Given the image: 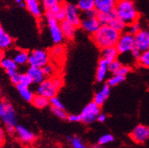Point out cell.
Masks as SVG:
<instances>
[{"label": "cell", "instance_id": "obj_1", "mask_svg": "<svg viewBox=\"0 0 149 148\" xmlns=\"http://www.w3.org/2000/svg\"><path fill=\"white\" fill-rule=\"evenodd\" d=\"M121 33L109 25H102L96 32L92 35L93 41L99 49L115 46Z\"/></svg>", "mask_w": 149, "mask_h": 148}, {"label": "cell", "instance_id": "obj_2", "mask_svg": "<svg viewBox=\"0 0 149 148\" xmlns=\"http://www.w3.org/2000/svg\"><path fill=\"white\" fill-rule=\"evenodd\" d=\"M114 11L127 26L137 22L139 18V13L132 0H117Z\"/></svg>", "mask_w": 149, "mask_h": 148}, {"label": "cell", "instance_id": "obj_3", "mask_svg": "<svg viewBox=\"0 0 149 148\" xmlns=\"http://www.w3.org/2000/svg\"><path fill=\"white\" fill-rule=\"evenodd\" d=\"M63 79L59 76H54L51 78H45L36 88L37 94L50 98L57 95L60 88L63 86Z\"/></svg>", "mask_w": 149, "mask_h": 148}, {"label": "cell", "instance_id": "obj_4", "mask_svg": "<svg viewBox=\"0 0 149 148\" xmlns=\"http://www.w3.org/2000/svg\"><path fill=\"white\" fill-rule=\"evenodd\" d=\"M45 17L51 35L52 40L55 45H60L65 40L61 28L60 22L57 21L55 17L49 12H45Z\"/></svg>", "mask_w": 149, "mask_h": 148}, {"label": "cell", "instance_id": "obj_5", "mask_svg": "<svg viewBox=\"0 0 149 148\" xmlns=\"http://www.w3.org/2000/svg\"><path fill=\"white\" fill-rule=\"evenodd\" d=\"M50 54L47 51L42 49H36L29 53L28 64L30 67H42L45 64L49 63Z\"/></svg>", "mask_w": 149, "mask_h": 148}, {"label": "cell", "instance_id": "obj_6", "mask_svg": "<svg viewBox=\"0 0 149 148\" xmlns=\"http://www.w3.org/2000/svg\"><path fill=\"white\" fill-rule=\"evenodd\" d=\"M101 113V108L99 105L95 102L92 101L83 109L81 113V122L86 125H89L97 120V117Z\"/></svg>", "mask_w": 149, "mask_h": 148}, {"label": "cell", "instance_id": "obj_7", "mask_svg": "<svg viewBox=\"0 0 149 148\" xmlns=\"http://www.w3.org/2000/svg\"><path fill=\"white\" fill-rule=\"evenodd\" d=\"M115 47L119 54H127L131 52V51L135 48L134 36L127 31L121 33Z\"/></svg>", "mask_w": 149, "mask_h": 148}, {"label": "cell", "instance_id": "obj_8", "mask_svg": "<svg viewBox=\"0 0 149 148\" xmlns=\"http://www.w3.org/2000/svg\"><path fill=\"white\" fill-rule=\"evenodd\" d=\"M0 120L5 125L6 129L15 128L17 126V113L13 106L8 101H5V110L1 116Z\"/></svg>", "mask_w": 149, "mask_h": 148}, {"label": "cell", "instance_id": "obj_9", "mask_svg": "<svg viewBox=\"0 0 149 148\" xmlns=\"http://www.w3.org/2000/svg\"><path fill=\"white\" fill-rule=\"evenodd\" d=\"M63 4L66 14V21L70 22L76 27H79L81 22V15L77 6L68 2H64Z\"/></svg>", "mask_w": 149, "mask_h": 148}, {"label": "cell", "instance_id": "obj_10", "mask_svg": "<svg viewBox=\"0 0 149 148\" xmlns=\"http://www.w3.org/2000/svg\"><path fill=\"white\" fill-rule=\"evenodd\" d=\"M131 139L137 144H144L149 139V127L145 125H138L131 131Z\"/></svg>", "mask_w": 149, "mask_h": 148}, {"label": "cell", "instance_id": "obj_11", "mask_svg": "<svg viewBox=\"0 0 149 148\" xmlns=\"http://www.w3.org/2000/svg\"><path fill=\"white\" fill-rule=\"evenodd\" d=\"M79 26L83 29L85 32L93 35L96 32L98 29L102 26L101 23L99 22L97 17H89L86 16H81V22Z\"/></svg>", "mask_w": 149, "mask_h": 148}, {"label": "cell", "instance_id": "obj_12", "mask_svg": "<svg viewBox=\"0 0 149 148\" xmlns=\"http://www.w3.org/2000/svg\"><path fill=\"white\" fill-rule=\"evenodd\" d=\"M15 134L19 141L26 145L32 144L36 138V135L32 131L21 125H17L15 126Z\"/></svg>", "mask_w": 149, "mask_h": 148}, {"label": "cell", "instance_id": "obj_13", "mask_svg": "<svg viewBox=\"0 0 149 148\" xmlns=\"http://www.w3.org/2000/svg\"><path fill=\"white\" fill-rule=\"evenodd\" d=\"M135 47L141 51L149 50V29H141L134 35Z\"/></svg>", "mask_w": 149, "mask_h": 148}, {"label": "cell", "instance_id": "obj_14", "mask_svg": "<svg viewBox=\"0 0 149 148\" xmlns=\"http://www.w3.org/2000/svg\"><path fill=\"white\" fill-rule=\"evenodd\" d=\"M26 8L34 17L40 19L43 15V8L40 0H24Z\"/></svg>", "mask_w": 149, "mask_h": 148}, {"label": "cell", "instance_id": "obj_15", "mask_svg": "<svg viewBox=\"0 0 149 148\" xmlns=\"http://www.w3.org/2000/svg\"><path fill=\"white\" fill-rule=\"evenodd\" d=\"M117 0H95V9L98 13H110L114 11Z\"/></svg>", "mask_w": 149, "mask_h": 148}, {"label": "cell", "instance_id": "obj_16", "mask_svg": "<svg viewBox=\"0 0 149 148\" xmlns=\"http://www.w3.org/2000/svg\"><path fill=\"white\" fill-rule=\"evenodd\" d=\"M8 57L12 58L18 66H23L28 64L29 53L26 51L21 49H12L10 51V54Z\"/></svg>", "mask_w": 149, "mask_h": 148}, {"label": "cell", "instance_id": "obj_17", "mask_svg": "<svg viewBox=\"0 0 149 148\" xmlns=\"http://www.w3.org/2000/svg\"><path fill=\"white\" fill-rule=\"evenodd\" d=\"M111 93V87L107 83L102 87L100 90L97 92L94 95L93 101L99 106H102L107 101Z\"/></svg>", "mask_w": 149, "mask_h": 148}, {"label": "cell", "instance_id": "obj_18", "mask_svg": "<svg viewBox=\"0 0 149 148\" xmlns=\"http://www.w3.org/2000/svg\"><path fill=\"white\" fill-rule=\"evenodd\" d=\"M26 73L31 78L33 83H34V84L39 85L46 78L41 67H30H30L28 68L27 71H26Z\"/></svg>", "mask_w": 149, "mask_h": 148}, {"label": "cell", "instance_id": "obj_19", "mask_svg": "<svg viewBox=\"0 0 149 148\" xmlns=\"http://www.w3.org/2000/svg\"><path fill=\"white\" fill-rule=\"evenodd\" d=\"M108 64H109V62L104 58H102L98 61L96 75H95V79H96V81L98 83H102L105 79L108 72L109 71L108 70Z\"/></svg>", "mask_w": 149, "mask_h": 148}, {"label": "cell", "instance_id": "obj_20", "mask_svg": "<svg viewBox=\"0 0 149 148\" xmlns=\"http://www.w3.org/2000/svg\"><path fill=\"white\" fill-rule=\"evenodd\" d=\"M61 28L62 30L63 35L64 36V39L67 40H73L75 37L76 30L77 27L75 26L68 22V21H64L60 23Z\"/></svg>", "mask_w": 149, "mask_h": 148}, {"label": "cell", "instance_id": "obj_21", "mask_svg": "<svg viewBox=\"0 0 149 148\" xmlns=\"http://www.w3.org/2000/svg\"><path fill=\"white\" fill-rule=\"evenodd\" d=\"M41 5L45 12L55 14L63 6V3H59L56 0H40Z\"/></svg>", "mask_w": 149, "mask_h": 148}, {"label": "cell", "instance_id": "obj_22", "mask_svg": "<svg viewBox=\"0 0 149 148\" xmlns=\"http://www.w3.org/2000/svg\"><path fill=\"white\" fill-rule=\"evenodd\" d=\"M119 55V52L115 46L108 47L102 49V58H104L108 62H111L114 60H117V57Z\"/></svg>", "mask_w": 149, "mask_h": 148}, {"label": "cell", "instance_id": "obj_23", "mask_svg": "<svg viewBox=\"0 0 149 148\" xmlns=\"http://www.w3.org/2000/svg\"><path fill=\"white\" fill-rule=\"evenodd\" d=\"M16 88H17V92H19L20 95L21 96V98L24 101H27V102H31L32 101L35 94H33V92L32 91L30 90L28 86L18 84L16 85Z\"/></svg>", "mask_w": 149, "mask_h": 148}, {"label": "cell", "instance_id": "obj_24", "mask_svg": "<svg viewBox=\"0 0 149 148\" xmlns=\"http://www.w3.org/2000/svg\"><path fill=\"white\" fill-rule=\"evenodd\" d=\"M32 104L34 107L38 109H43L48 107L50 104V101L49 98L41 94H36L34 95L32 101H31Z\"/></svg>", "mask_w": 149, "mask_h": 148}, {"label": "cell", "instance_id": "obj_25", "mask_svg": "<svg viewBox=\"0 0 149 148\" xmlns=\"http://www.w3.org/2000/svg\"><path fill=\"white\" fill-rule=\"evenodd\" d=\"M17 64L15 62V60L10 57L5 56L0 60V67L6 69V71L17 69Z\"/></svg>", "mask_w": 149, "mask_h": 148}, {"label": "cell", "instance_id": "obj_26", "mask_svg": "<svg viewBox=\"0 0 149 148\" xmlns=\"http://www.w3.org/2000/svg\"><path fill=\"white\" fill-rule=\"evenodd\" d=\"M65 49L63 45H55V47H53L50 52V55L56 60H62L63 58L65 57Z\"/></svg>", "mask_w": 149, "mask_h": 148}, {"label": "cell", "instance_id": "obj_27", "mask_svg": "<svg viewBox=\"0 0 149 148\" xmlns=\"http://www.w3.org/2000/svg\"><path fill=\"white\" fill-rule=\"evenodd\" d=\"M77 6L79 11L86 12L95 9V0H78Z\"/></svg>", "mask_w": 149, "mask_h": 148}, {"label": "cell", "instance_id": "obj_28", "mask_svg": "<svg viewBox=\"0 0 149 148\" xmlns=\"http://www.w3.org/2000/svg\"><path fill=\"white\" fill-rule=\"evenodd\" d=\"M116 17H117V15H116L114 11L106 14L98 13V15H97L98 21H99L102 25H108L109 23Z\"/></svg>", "mask_w": 149, "mask_h": 148}, {"label": "cell", "instance_id": "obj_29", "mask_svg": "<svg viewBox=\"0 0 149 148\" xmlns=\"http://www.w3.org/2000/svg\"><path fill=\"white\" fill-rule=\"evenodd\" d=\"M125 79H126L125 76L121 75V74H119V73H116V74H113L111 77H110L109 79H108L107 84L110 87H114L123 83Z\"/></svg>", "mask_w": 149, "mask_h": 148}, {"label": "cell", "instance_id": "obj_30", "mask_svg": "<svg viewBox=\"0 0 149 148\" xmlns=\"http://www.w3.org/2000/svg\"><path fill=\"white\" fill-rule=\"evenodd\" d=\"M68 140L72 148H88L83 140L77 136H69Z\"/></svg>", "mask_w": 149, "mask_h": 148}, {"label": "cell", "instance_id": "obj_31", "mask_svg": "<svg viewBox=\"0 0 149 148\" xmlns=\"http://www.w3.org/2000/svg\"><path fill=\"white\" fill-rule=\"evenodd\" d=\"M108 25L111 26V27H113V29H115V30L120 31V33L123 32V30H124L125 29H126V27L127 26L123 21H121V20H120V19L117 17V16L116 17H114V18L109 23V24Z\"/></svg>", "mask_w": 149, "mask_h": 148}, {"label": "cell", "instance_id": "obj_32", "mask_svg": "<svg viewBox=\"0 0 149 148\" xmlns=\"http://www.w3.org/2000/svg\"><path fill=\"white\" fill-rule=\"evenodd\" d=\"M137 61L141 67L149 69V50L142 51L141 56Z\"/></svg>", "mask_w": 149, "mask_h": 148}, {"label": "cell", "instance_id": "obj_33", "mask_svg": "<svg viewBox=\"0 0 149 148\" xmlns=\"http://www.w3.org/2000/svg\"><path fill=\"white\" fill-rule=\"evenodd\" d=\"M42 71H43L46 78H51V77L55 76V72L56 71H55V66L50 64V63H48L47 64L43 66L42 67Z\"/></svg>", "mask_w": 149, "mask_h": 148}, {"label": "cell", "instance_id": "obj_34", "mask_svg": "<svg viewBox=\"0 0 149 148\" xmlns=\"http://www.w3.org/2000/svg\"><path fill=\"white\" fill-rule=\"evenodd\" d=\"M51 111L53 114L55 115V116H57L58 118L61 119L62 120H68V114L67 113V112L64 110V109L62 108H57V107H51Z\"/></svg>", "mask_w": 149, "mask_h": 148}, {"label": "cell", "instance_id": "obj_35", "mask_svg": "<svg viewBox=\"0 0 149 148\" xmlns=\"http://www.w3.org/2000/svg\"><path fill=\"white\" fill-rule=\"evenodd\" d=\"M122 66L123 65L120 63V61L117 59V60H114L111 62H109V64H108V70L112 74H116V73H118V71H119Z\"/></svg>", "mask_w": 149, "mask_h": 148}, {"label": "cell", "instance_id": "obj_36", "mask_svg": "<svg viewBox=\"0 0 149 148\" xmlns=\"http://www.w3.org/2000/svg\"><path fill=\"white\" fill-rule=\"evenodd\" d=\"M113 141H114V137L111 134H104V135H102L101 137H99L98 143L103 146V145H108L110 143H112Z\"/></svg>", "mask_w": 149, "mask_h": 148}, {"label": "cell", "instance_id": "obj_37", "mask_svg": "<svg viewBox=\"0 0 149 148\" xmlns=\"http://www.w3.org/2000/svg\"><path fill=\"white\" fill-rule=\"evenodd\" d=\"M54 17H55L57 21H58V22H62V21H65L66 20V14H65V10H64V4H63V6L61 7L60 9L58 11H57L56 13L52 15Z\"/></svg>", "mask_w": 149, "mask_h": 148}, {"label": "cell", "instance_id": "obj_38", "mask_svg": "<svg viewBox=\"0 0 149 148\" xmlns=\"http://www.w3.org/2000/svg\"><path fill=\"white\" fill-rule=\"evenodd\" d=\"M33 83V81L31 79L27 73H21L20 75V83L19 84L26 85V86L30 87V85Z\"/></svg>", "mask_w": 149, "mask_h": 148}, {"label": "cell", "instance_id": "obj_39", "mask_svg": "<svg viewBox=\"0 0 149 148\" xmlns=\"http://www.w3.org/2000/svg\"><path fill=\"white\" fill-rule=\"evenodd\" d=\"M127 28H128L127 29V32L134 36V35H136L141 30V26H140V24L138 23V21H137V22L132 23L131 24L128 25Z\"/></svg>", "mask_w": 149, "mask_h": 148}, {"label": "cell", "instance_id": "obj_40", "mask_svg": "<svg viewBox=\"0 0 149 148\" xmlns=\"http://www.w3.org/2000/svg\"><path fill=\"white\" fill-rule=\"evenodd\" d=\"M49 101H50V104H51L52 107H57V108L64 109V104L61 102V101L57 96H55V97L50 98V99H49Z\"/></svg>", "mask_w": 149, "mask_h": 148}, {"label": "cell", "instance_id": "obj_41", "mask_svg": "<svg viewBox=\"0 0 149 148\" xmlns=\"http://www.w3.org/2000/svg\"><path fill=\"white\" fill-rule=\"evenodd\" d=\"M68 120L70 122H81V115L80 114H70L68 115Z\"/></svg>", "mask_w": 149, "mask_h": 148}, {"label": "cell", "instance_id": "obj_42", "mask_svg": "<svg viewBox=\"0 0 149 148\" xmlns=\"http://www.w3.org/2000/svg\"><path fill=\"white\" fill-rule=\"evenodd\" d=\"M130 71H131V68L129 66L123 65L122 67H121V68L120 69V70L118 71V73H119V74H121V75L125 76H127Z\"/></svg>", "mask_w": 149, "mask_h": 148}, {"label": "cell", "instance_id": "obj_43", "mask_svg": "<svg viewBox=\"0 0 149 148\" xmlns=\"http://www.w3.org/2000/svg\"><path fill=\"white\" fill-rule=\"evenodd\" d=\"M131 54H132V58L138 60V59L140 58L141 54H142V51H141L139 49H138L137 48L135 47L134 49L131 51Z\"/></svg>", "mask_w": 149, "mask_h": 148}, {"label": "cell", "instance_id": "obj_44", "mask_svg": "<svg viewBox=\"0 0 149 148\" xmlns=\"http://www.w3.org/2000/svg\"><path fill=\"white\" fill-rule=\"evenodd\" d=\"M20 75H21V73H17L14 76L10 77L11 83H13L14 85H18L20 83Z\"/></svg>", "mask_w": 149, "mask_h": 148}, {"label": "cell", "instance_id": "obj_45", "mask_svg": "<svg viewBox=\"0 0 149 148\" xmlns=\"http://www.w3.org/2000/svg\"><path fill=\"white\" fill-rule=\"evenodd\" d=\"M5 138H6L5 131L2 127H0V145L3 144V142L5 141Z\"/></svg>", "mask_w": 149, "mask_h": 148}, {"label": "cell", "instance_id": "obj_46", "mask_svg": "<svg viewBox=\"0 0 149 148\" xmlns=\"http://www.w3.org/2000/svg\"><path fill=\"white\" fill-rule=\"evenodd\" d=\"M107 120V115L104 113H100L97 117V121L99 122H104Z\"/></svg>", "mask_w": 149, "mask_h": 148}, {"label": "cell", "instance_id": "obj_47", "mask_svg": "<svg viewBox=\"0 0 149 148\" xmlns=\"http://www.w3.org/2000/svg\"><path fill=\"white\" fill-rule=\"evenodd\" d=\"M5 110V101H2L0 99V116H2Z\"/></svg>", "mask_w": 149, "mask_h": 148}, {"label": "cell", "instance_id": "obj_48", "mask_svg": "<svg viewBox=\"0 0 149 148\" xmlns=\"http://www.w3.org/2000/svg\"><path fill=\"white\" fill-rule=\"evenodd\" d=\"M5 33H6V32H5L3 27H2V26L1 25V24H0V40H1V39H2V36H4V34Z\"/></svg>", "mask_w": 149, "mask_h": 148}, {"label": "cell", "instance_id": "obj_49", "mask_svg": "<svg viewBox=\"0 0 149 148\" xmlns=\"http://www.w3.org/2000/svg\"><path fill=\"white\" fill-rule=\"evenodd\" d=\"M92 148H102V145H101L100 144L96 143V144H94V145L92 146Z\"/></svg>", "mask_w": 149, "mask_h": 148}, {"label": "cell", "instance_id": "obj_50", "mask_svg": "<svg viewBox=\"0 0 149 148\" xmlns=\"http://www.w3.org/2000/svg\"><path fill=\"white\" fill-rule=\"evenodd\" d=\"M15 3L17 4V6H19L20 4L24 2V0H15Z\"/></svg>", "mask_w": 149, "mask_h": 148}, {"label": "cell", "instance_id": "obj_51", "mask_svg": "<svg viewBox=\"0 0 149 148\" xmlns=\"http://www.w3.org/2000/svg\"><path fill=\"white\" fill-rule=\"evenodd\" d=\"M57 2H59V3H64V0H56Z\"/></svg>", "mask_w": 149, "mask_h": 148}, {"label": "cell", "instance_id": "obj_52", "mask_svg": "<svg viewBox=\"0 0 149 148\" xmlns=\"http://www.w3.org/2000/svg\"><path fill=\"white\" fill-rule=\"evenodd\" d=\"M2 95V90H1V88H0V97Z\"/></svg>", "mask_w": 149, "mask_h": 148}, {"label": "cell", "instance_id": "obj_53", "mask_svg": "<svg viewBox=\"0 0 149 148\" xmlns=\"http://www.w3.org/2000/svg\"><path fill=\"white\" fill-rule=\"evenodd\" d=\"M28 148H32V147H28Z\"/></svg>", "mask_w": 149, "mask_h": 148}, {"label": "cell", "instance_id": "obj_54", "mask_svg": "<svg viewBox=\"0 0 149 148\" xmlns=\"http://www.w3.org/2000/svg\"><path fill=\"white\" fill-rule=\"evenodd\" d=\"M0 148H1V147H0Z\"/></svg>", "mask_w": 149, "mask_h": 148}]
</instances>
